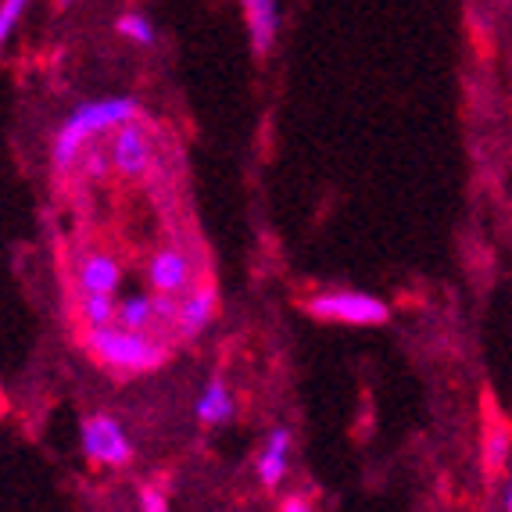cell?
I'll list each match as a JSON object with an SVG mask.
<instances>
[{
  "label": "cell",
  "mask_w": 512,
  "mask_h": 512,
  "mask_svg": "<svg viewBox=\"0 0 512 512\" xmlns=\"http://www.w3.org/2000/svg\"><path fill=\"white\" fill-rule=\"evenodd\" d=\"M140 119V101L137 97H94L83 101L61 119V126L51 137V169L69 172L72 165L86 154V144L104 133H115L126 122Z\"/></svg>",
  "instance_id": "obj_1"
},
{
  "label": "cell",
  "mask_w": 512,
  "mask_h": 512,
  "mask_svg": "<svg viewBox=\"0 0 512 512\" xmlns=\"http://www.w3.org/2000/svg\"><path fill=\"white\" fill-rule=\"evenodd\" d=\"M83 348L90 359H97L104 369H115V373H151V369H162L169 359V348L162 341H154L147 330H126L119 323L86 326Z\"/></svg>",
  "instance_id": "obj_2"
},
{
  "label": "cell",
  "mask_w": 512,
  "mask_h": 512,
  "mask_svg": "<svg viewBox=\"0 0 512 512\" xmlns=\"http://www.w3.org/2000/svg\"><path fill=\"white\" fill-rule=\"evenodd\" d=\"M305 312L319 323L341 326H384L391 319V305L366 291H319L305 301Z\"/></svg>",
  "instance_id": "obj_3"
},
{
  "label": "cell",
  "mask_w": 512,
  "mask_h": 512,
  "mask_svg": "<svg viewBox=\"0 0 512 512\" xmlns=\"http://www.w3.org/2000/svg\"><path fill=\"white\" fill-rule=\"evenodd\" d=\"M79 448H83L90 466H111L122 470L133 462V441H129L126 427L108 412H90L79 423Z\"/></svg>",
  "instance_id": "obj_4"
},
{
  "label": "cell",
  "mask_w": 512,
  "mask_h": 512,
  "mask_svg": "<svg viewBox=\"0 0 512 512\" xmlns=\"http://www.w3.org/2000/svg\"><path fill=\"white\" fill-rule=\"evenodd\" d=\"M111 169L119 172L122 180H144L147 169H151V158H154V147L151 137H147V129L140 126V119L126 122L111 133Z\"/></svg>",
  "instance_id": "obj_5"
},
{
  "label": "cell",
  "mask_w": 512,
  "mask_h": 512,
  "mask_svg": "<svg viewBox=\"0 0 512 512\" xmlns=\"http://www.w3.org/2000/svg\"><path fill=\"white\" fill-rule=\"evenodd\" d=\"M240 11H244V26H248L251 54L269 58L276 51V40H280L283 29L280 0H240Z\"/></svg>",
  "instance_id": "obj_6"
},
{
  "label": "cell",
  "mask_w": 512,
  "mask_h": 512,
  "mask_svg": "<svg viewBox=\"0 0 512 512\" xmlns=\"http://www.w3.org/2000/svg\"><path fill=\"white\" fill-rule=\"evenodd\" d=\"M76 283L83 294H115L122 287V265L108 251H86L76 258Z\"/></svg>",
  "instance_id": "obj_7"
},
{
  "label": "cell",
  "mask_w": 512,
  "mask_h": 512,
  "mask_svg": "<svg viewBox=\"0 0 512 512\" xmlns=\"http://www.w3.org/2000/svg\"><path fill=\"white\" fill-rule=\"evenodd\" d=\"M291 444H294V437L287 427H273L269 437H265L262 452H258V462H255L258 484H262L265 491H276V487L283 484V477H287V470H291Z\"/></svg>",
  "instance_id": "obj_8"
},
{
  "label": "cell",
  "mask_w": 512,
  "mask_h": 512,
  "mask_svg": "<svg viewBox=\"0 0 512 512\" xmlns=\"http://www.w3.org/2000/svg\"><path fill=\"white\" fill-rule=\"evenodd\" d=\"M147 283L154 294H176L190 287V258L180 248H162L154 251L147 262Z\"/></svg>",
  "instance_id": "obj_9"
},
{
  "label": "cell",
  "mask_w": 512,
  "mask_h": 512,
  "mask_svg": "<svg viewBox=\"0 0 512 512\" xmlns=\"http://www.w3.org/2000/svg\"><path fill=\"white\" fill-rule=\"evenodd\" d=\"M233 412H237V398H233L230 384H226V376L222 373H212L201 387L194 402V416L201 427H222V423H230Z\"/></svg>",
  "instance_id": "obj_10"
},
{
  "label": "cell",
  "mask_w": 512,
  "mask_h": 512,
  "mask_svg": "<svg viewBox=\"0 0 512 512\" xmlns=\"http://www.w3.org/2000/svg\"><path fill=\"white\" fill-rule=\"evenodd\" d=\"M215 316H219V294H215V287H197L180 305L176 326H180V333L187 341H194V337H201L215 323Z\"/></svg>",
  "instance_id": "obj_11"
},
{
  "label": "cell",
  "mask_w": 512,
  "mask_h": 512,
  "mask_svg": "<svg viewBox=\"0 0 512 512\" xmlns=\"http://www.w3.org/2000/svg\"><path fill=\"white\" fill-rule=\"evenodd\" d=\"M115 323L126 330H151L158 323V308H154V294H126L119 298L115 308Z\"/></svg>",
  "instance_id": "obj_12"
},
{
  "label": "cell",
  "mask_w": 512,
  "mask_h": 512,
  "mask_svg": "<svg viewBox=\"0 0 512 512\" xmlns=\"http://www.w3.org/2000/svg\"><path fill=\"white\" fill-rule=\"evenodd\" d=\"M115 33H119L122 40L137 43V47H154V40H158L154 22L144 11H122V15L115 18Z\"/></svg>",
  "instance_id": "obj_13"
},
{
  "label": "cell",
  "mask_w": 512,
  "mask_h": 512,
  "mask_svg": "<svg viewBox=\"0 0 512 512\" xmlns=\"http://www.w3.org/2000/svg\"><path fill=\"white\" fill-rule=\"evenodd\" d=\"M115 308H119L115 294H83L79 298V316H83L86 326H111L115 323Z\"/></svg>",
  "instance_id": "obj_14"
},
{
  "label": "cell",
  "mask_w": 512,
  "mask_h": 512,
  "mask_svg": "<svg viewBox=\"0 0 512 512\" xmlns=\"http://www.w3.org/2000/svg\"><path fill=\"white\" fill-rule=\"evenodd\" d=\"M509 448H512L509 430H491V434L484 437V466H487V473L502 470L505 462H509Z\"/></svg>",
  "instance_id": "obj_15"
},
{
  "label": "cell",
  "mask_w": 512,
  "mask_h": 512,
  "mask_svg": "<svg viewBox=\"0 0 512 512\" xmlns=\"http://www.w3.org/2000/svg\"><path fill=\"white\" fill-rule=\"evenodd\" d=\"M29 4H33V0H0V51H4V43L15 36L18 22L26 18Z\"/></svg>",
  "instance_id": "obj_16"
},
{
  "label": "cell",
  "mask_w": 512,
  "mask_h": 512,
  "mask_svg": "<svg viewBox=\"0 0 512 512\" xmlns=\"http://www.w3.org/2000/svg\"><path fill=\"white\" fill-rule=\"evenodd\" d=\"M137 502H140V512H172L169 509V495H165L162 487H154V484L140 487Z\"/></svg>",
  "instance_id": "obj_17"
},
{
  "label": "cell",
  "mask_w": 512,
  "mask_h": 512,
  "mask_svg": "<svg viewBox=\"0 0 512 512\" xmlns=\"http://www.w3.org/2000/svg\"><path fill=\"white\" fill-rule=\"evenodd\" d=\"M276 512H316V505H312V498H308V495L294 491V495L280 498V509H276Z\"/></svg>",
  "instance_id": "obj_18"
},
{
  "label": "cell",
  "mask_w": 512,
  "mask_h": 512,
  "mask_svg": "<svg viewBox=\"0 0 512 512\" xmlns=\"http://www.w3.org/2000/svg\"><path fill=\"white\" fill-rule=\"evenodd\" d=\"M505 512H512V480H509V487H505Z\"/></svg>",
  "instance_id": "obj_19"
},
{
  "label": "cell",
  "mask_w": 512,
  "mask_h": 512,
  "mask_svg": "<svg viewBox=\"0 0 512 512\" xmlns=\"http://www.w3.org/2000/svg\"><path fill=\"white\" fill-rule=\"evenodd\" d=\"M69 4H76V0H61V8H69Z\"/></svg>",
  "instance_id": "obj_20"
}]
</instances>
